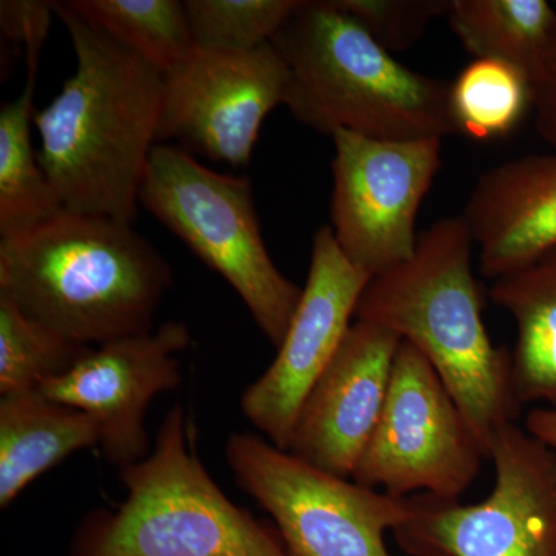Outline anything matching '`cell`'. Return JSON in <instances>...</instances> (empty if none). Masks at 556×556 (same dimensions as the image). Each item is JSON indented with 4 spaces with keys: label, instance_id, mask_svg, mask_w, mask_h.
<instances>
[{
    "label": "cell",
    "instance_id": "cell-1",
    "mask_svg": "<svg viewBox=\"0 0 556 556\" xmlns=\"http://www.w3.org/2000/svg\"><path fill=\"white\" fill-rule=\"evenodd\" d=\"M75 50V73L35 113L38 160L67 211L134 225L159 144L163 73L64 2H53Z\"/></svg>",
    "mask_w": 556,
    "mask_h": 556
},
{
    "label": "cell",
    "instance_id": "cell-2",
    "mask_svg": "<svg viewBox=\"0 0 556 556\" xmlns=\"http://www.w3.org/2000/svg\"><path fill=\"white\" fill-rule=\"evenodd\" d=\"M172 283L159 249L119 219L64 208L0 240V295L79 345L153 331Z\"/></svg>",
    "mask_w": 556,
    "mask_h": 556
},
{
    "label": "cell",
    "instance_id": "cell-3",
    "mask_svg": "<svg viewBox=\"0 0 556 556\" xmlns=\"http://www.w3.org/2000/svg\"><path fill=\"white\" fill-rule=\"evenodd\" d=\"M473 247L463 217L439 219L419 233L412 258L369 280L354 318L396 332L430 362L489 457L496 431L515 422L521 404L510 353L493 346L482 320Z\"/></svg>",
    "mask_w": 556,
    "mask_h": 556
},
{
    "label": "cell",
    "instance_id": "cell-4",
    "mask_svg": "<svg viewBox=\"0 0 556 556\" xmlns=\"http://www.w3.org/2000/svg\"><path fill=\"white\" fill-rule=\"evenodd\" d=\"M287 62L285 108L318 134L378 139L457 135L450 83L401 64L334 0H300L276 38Z\"/></svg>",
    "mask_w": 556,
    "mask_h": 556
},
{
    "label": "cell",
    "instance_id": "cell-5",
    "mask_svg": "<svg viewBox=\"0 0 556 556\" xmlns=\"http://www.w3.org/2000/svg\"><path fill=\"white\" fill-rule=\"evenodd\" d=\"M126 497L80 522L72 556H294L278 530L233 504L189 441L174 405L146 459L119 468Z\"/></svg>",
    "mask_w": 556,
    "mask_h": 556
},
{
    "label": "cell",
    "instance_id": "cell-6",
    "mask_svg": "<svg viewBox=\"0 0 556 556\" xmlns=\"http://www.w3.org/2000/svg\"><path fill=\"white\" fill-rule=\"evenodd\" d=\"M139 204L228 281L270 345L280 346L303 288L270 258L249 178L208 169L179 146L156 144Z\"/></svg>",
    "mask_w": 556,
    "mask_h": 556
},
{
    "label": "cell",
    "instance_id": "cell-7",
    "mask_svg": "<svg viewBox=\"0 0 556 556\" xmlns=\"http://www.w3.org/2000/svg\"><path fill=\"white\" fill-rule=\"evenodd\" d=\"M225 457L237 485L268 511L294 556H390L387 530L417 511L416 496L368 489L252 434H230Z\"/></svg>",
    "mask_w": 556,
    "mask_h": 556
},
{
    "label": "cell",
    "instance_id": "cell-8",
    "mask_svg": "<svg viewBox=\"0 0 556 556\" xmlns=\"http://www.w3.org/2000/svg\"><path fill=\"white\" fill-rule=\"evenodd\" d=\"M492 495L478 504L417 493V511L394 530L412 556H556V452L517 424L490 442Z\"/></svg>",
    "mask_w": 556,
    "mask_h": 556
},
{
    "label": "cell",
    "instance_id": "cell-9",
    "mask_svg": "<svg viewBox=\"0 0 556 556\" xmlns=\"http://www.w3.org/2000/svg\"><path fill=\"white\" fill-rule=\"evenodd\" d=\"M486 457L463 409L415 346L402 340L382 415L351 479L388 495L459 500Z\"/></svg>",
    "mask_w": 556,
    "mask_h": 556
},
{
    "label": "cell",
    "instance_id": "cell-10",
    "mask_svg": "<svg viewBox=\"0 0 556 556\" xmlns=\"http://www.w3.org/2000/svg\"><path fill=\"white\" fill-rule=\"evenodd\" d=\"M331 229L354 265L372 277L415 255L420 204L442 167V138L332 135Z\"/></svg>",
    "mask_w": 556,
    "mask_h": 556
},
{
    "label": "cell",
    "instance_id": "cell-11",
    "mask_svg": "<svg viewBox=\"0 0 556 556\" xmlns=\"http://www.w3.org/2000/svg\"><path fill=\"white\" fill-rule=\"evenodd\" d=\"M287 62L273 42L249 51L193 47L163 76L159 144L181 142L186 152L247 167L263 121L285 105Z\"/></svg>",
    "mask_w": 556,
    "mask_h": 556
},
{
    "label": "cell",
    "instance_id": "cell-12",
    "mask_svg": "<svg viewBox=\"0 0 556 556\" xmlns=\"http://www.w3.org/2000/svg\"><path fill=\"white\" fill-rule=\"evenodd\" d=\"M371 278L343 254L331 226L317 230L308 280L277 356L240 399L244 417L277 448L288 452L303 404L342 345Z\"/></svg>",
    "mask_w": 556,
    "mask_h": 556
},
{
    "label": "cell",
    "instance_id": "cell-13",
    "mask_svg": "<svg viewBox=\"0 0 556 556\" xmlns=\"http://www.w3.org/2000/svg\"><path fill=\"white\" fill-rule=\"evenodd\" d=\"M190 342L182 321H166L148 334L91 348L68 372L39 390L97 420L102 456L112 466H134L153 448L146 426L149 405L181 386L178 354Z\"/></svg>",
    "mask_w": 556,
    "mask_h": 556
},
{
    "label": "cell",
    "instance_id": "cell-14",
    "mask_svg": "<svg viewBox=\"0 0 556 556\" xmlns=\"http://www.w3.org/2000/svg\"><path fill=\"white\" fill-rule=\"evenodd\" d=\"M396 332L356 320L311 390L288 452L342 478H351L386 405Z\"/></svg>",
    "mask_w": 556,
    "mask_h": 556
},
{
    "label": "cell",
    "instance_id": "cell-15",
    "mask_svg": "<svg viewBox=\"0 0 556 556\" xmlns=\"http://www.w3.org/2000/svg\"><path fill=\"white\" fill-rule=\"evenodd\" d=\"M460 217L493 281L546 257L556 249V152L485 170Z\"/></svg>",
    "mask_w": 556,
    "mask_h": 556
},
{
    "label": "cell",
    "instance_id": "cell-16",
    "mask_svg": "<svg viewBox=\"0 0 556 556\" xmlns=\"http://www.w3.org/2000/svg\"><path fill=\"white\" fill-rule=\"evenodd\" d=\"M100 447V427L40 390L0 397V507L40 475L84 448Z\"/></svg>",
    "mask_w": 556,
    "mask_h": 556
},
{
    "label": "cell",
    "instance_id": "cell-17",
    "mask_svg": "<svg viewBox=\"0 0 556 556\" xmlns=\"http://www.w3.org/2000/svg\"><path fill=\"white\" fill-rule=\"evenodd\" d=\"M490 298L517 324L510 371L519 404L546 402L556 408V249L529 268L497 278Z\"/></svg>",
    "mask_w": 556,
    "mask_h": 556
},
{
    "label": "cell",
    "instance_id": "cell-18",
    "mask_svg": "<svg viewBox=\"0 0 556 556\" xmlns=\"http://www.w3.org/2000/svg\"><path fill=\"white\" fill-rule=\"evenodd\" d=\"M447 21L475 60L506 62L532 84L556 35V7L546 0H453Z\"/></svg>",
    "mask_w": 556,
    "mask_h": 556
},
{
    "label": "cell",
    "instance_id": "cell-19",
    "mask_svg": "<svg viewBox=\"0 0 556 556\" xmlns=\"http://www.w3.org/2000/svg\"><path fill=\"white\" fill-rule=\"evenodd\" d=\"M35 73L17 100L0 109V236H20L60 215L64 204L31 144Z\"/></svg>",
    "mask_w": 556,
    "mask_h": 556
},
{
    "label": "cell",
    "instance_id": "cell-20",
    "mask_svg": "<svg viewBox=\"0 0 556 556\" xmlns=\"http://www.w3.org/2000/svg\"><path fill=\"white\" fill-rule=\"evenodd\" d=\"M64 5L163 76L195 47L186 3L179 0H68Z\"/></svg>",
    "mask_w": 556,
    "mask_h": 556
},
{
    "label": "cell",
    "instance_id": "cell-21",
    "mask_svg": "<svg viewBox=\"0 0 556 556\" xmlns=\"http://www.w3.org/2000/svg\"><path fill=\"white\" fill-rule=\"evenodd\" d=\"M532 105V83L506 62L475 60L450 83L457 135L477 141L507 137Z\"/></svg>",
    "mask_w": 556,
    "mask_h": 556
},
{
    "label": "cell",
    "instance_id": "cell-22",
    "mask_svg": "<svg viewBox=\"0 0 556 556\" xmlns=\"http://www.w3.org/2000/svg\"><path fill=\"white\" fill-rule=\"evenodd\" d=\"M91 348L39 324L0 295V397L39 390L68 372Z\"/></svg>",
    "mask_w": 556,
    "mask_h": 556
},
{
    "label": "cell",
    "instance_id": "cell-23",
    "mask_svg": "<svg viewBox=\"0 0 556 556\" xmlns=\"http://www.w3.org/2000/svg\"><path fill=\"white\" fill-rule=\"evenodd\" d=\"M197 47L249 51L276 38L300 0H186Z\"/></svg>",
    "mask_w": 556,
    "mask_h": 556
},
{
    "label": "cell",
    "instance_id": "cell-24",
    "mask_svg": "<svg viewBox=\"0 0 556 556\" xmlns=\"http://www.w3.org/2000/svg\"><path fill=\"white\" fill-rule=\"evenodd\" d=\"M383 49L407 50L422 38L428 25L448 16L453 0H334Z\"/></svg>",
    "mask_w": 556,
    "mask_h": 556
},
{
    "label": "cell",
    "instance_id": "cell-25",
    "mask_svg": "<svg viewBox=\"0 0 556 556\" xmlns=\"http://www.w3.org/2000/svg\"><path fill=\"white\" fill-rule=\"evenodd\" d=\"M53 2L40 0H2L0 27L7 38L24 43L28 73L38 72L40 51L49 36Z\"/></svg>",
    "mask_w": 556,
    "mask_h": 556
},
{
    "label": "cell",
    "instance_id": "cell-26",
    "mask_svg": "<svg viewBox=\"0 0 556 556\" xmlns=\"http://www.w3.org/2000/svg\"><path fill=\"white\" fill-rule=\"evenodd\" d=\"M532 91L538 135L556 152V35Z\"/></svg>",
    "mask_w": 556,
    "mask_h": 556
},
{
    "label": "cell",
    "instance_id": "cell-27",
    "mask_svg": "<svg viewBox=\"0 0 556 556\" xmlns=\"http://www.w3.org/2000/svg\"><path fill=\"white\" fill-rule=\"evenodd\" d=\"M526 431L556 452V408L532 409L526 419Z\"/></svg>",
    "mask_w": 556,
    "mask_h": 556
}]
</instances>
